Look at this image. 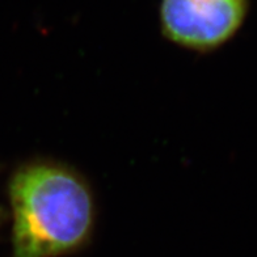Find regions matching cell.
<instances>
[{
	"instance_id": "7a4b0ae2",
	"label": "cell",
	"mask_w": 257,
	"mask_h": 257,
	"mask_svg": "<svg viewBox=\"0 0 257 257\" xmlns=\"http://www.w3.org/2000/svg\"><path fill=\"white\" fill-rule=\"evenodd\" d=\"M249 0H160L163 36L181 48L213 51L243 27Z\"/></svg>"
},
{
	"instance_id": "6da1fadb",
	"label": "cell",
	"mask_w": 257,
	"mask_h": 257,
	"mask_svg": "<svg viewBox=\"0 0 257 257\" xmlns=\"http://www.w3.org/2000/svg\"><path fill=\"white\" fill-rule=\"evenodd\" d=\"M12 257H58L85 244L95 222L91 189L78 173L49 162L17 169L10 184Z\"/></svg>"
}]
</instances>
